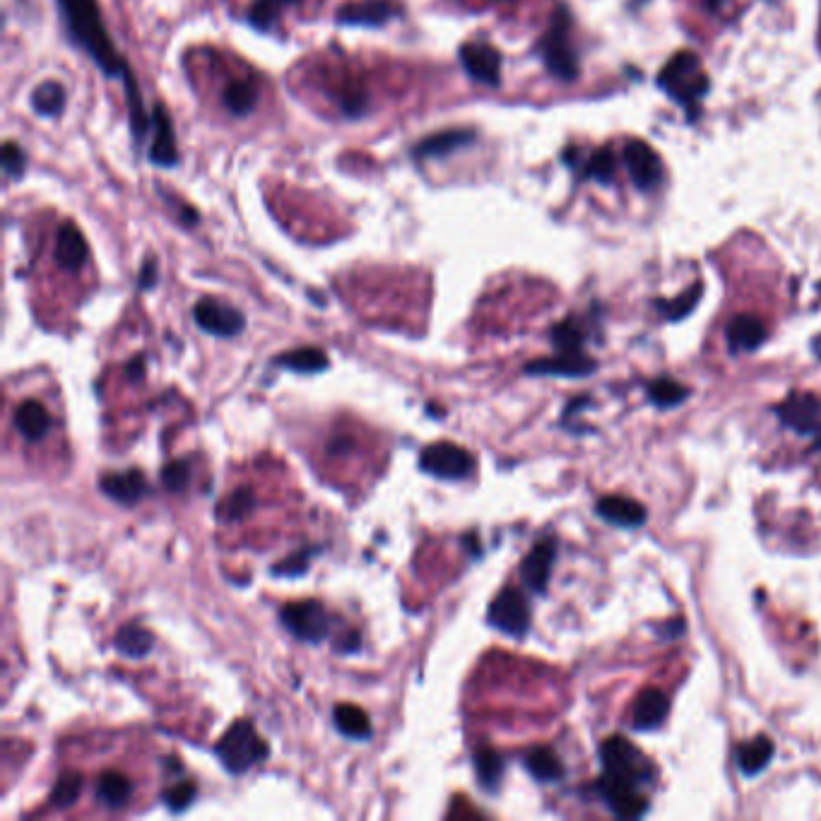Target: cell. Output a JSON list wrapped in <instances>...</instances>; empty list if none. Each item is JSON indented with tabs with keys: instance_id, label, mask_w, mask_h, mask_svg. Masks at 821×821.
Wrapping results in <instances>:
<instances>
[{
	"instance_id": "1",
	"label": "cell",
	"mask_w": 821,
	"mask_h": 821,
	"mask_svg": "<svg viewBox=\"0 0 821 821\" xmlns=\"http://www.w3.org/2000/svg\"><path fill=\"white\" fill-rule=\"evenodd\" d=\"M56 10L70 44L75 49L85 51L106 78L121 80L133 147L140 152L147 135H150L152 121L145 109V97L138 85V78H135L131 66H128L126 56L116 49L114 37H111L109 27H106L102 8H99V0H56Z\"/></svg>"
},
{
	"instance_id": "2",
	"label": "cell",
	"mask_w": 821,
	"mask_h": 821,
	"mask_svg": "<svg viewBox=\"0 0 821 821\" xmlns=\"http://www.w3.org/2000/svg\"><path fill=\"white\" fill-rule=\"evenodd\" d=\"M658 85L667 92V97L675 99L684 111L694 121L699 116V104L708 92V75L704 70V63L694 51H679L665 68L658 73Z\"/></svg>"
},
{
	"instance_id": "3",
	"label": "cell",
	"mask_w": 821,
	"mask_h": 821,
	"mask_svg": "<svg viewBox=\"0 0 821 821\" xmlns=\"http://www.w3.org/2000/svg\"><path fill=\"white\" fill-rule=\"evenodd\" d=\"M537 53H540V61L545 63L547 73L561 82H574L581 73L578 51L571 39V15L564 5L554 10L552 22L537 44Z\"/></svg>"
},
{
	"instance_id": "4",
	"label": "cell",
	"mask_w": 821,
	"mask_h": 821,
	"mask_svg": "<svg viewBox=\"0 0 821 821\" xmlns=\"http://www.w3.org/2000/svg\"><path fill=\"white\" fill-rule=\"evenodd\" d=\"M215 754L229 773H246L268 759V744L258 735L256 725L248 720H236L215 744Z\"/></svg>"
},
{
	"instance_id": "5",
	"label": "cell",
	"mask_w": 821,
	"mask_h": 821,
	"mask_svg": "<svg viewBox=\"0 0 821 821\" xmlns=\"http://www.w3.org/2000/svg\"><path fill=\"white\" fill-rule=\"evenodd\" d=\"M600 761L602 773L619 778V781L636 783L641 785V788L651 785L655 778V769L651 761H648L634 744L626 740V737H607V740L600 744Z\"/></svg>"
},
{
	"instance_id": "6",
	"label": "cell",
	"mask_w": 821,
	"mask_h": 821,
	"mask_svg": "<svg viewBox=\"0 0 821 821\" xmlns=\"http://www.w3.org/2000/svg\"><path fill=\"white\" fill-rule=\"evenodd\" d=\"M280 622L289 634L304 643H321L330 631L328 610L318 600L289 602L280 610Z\"/></svg>"
},
{
	"instance_id": "7",
	"label": "cell",
	"mask_w": 821,
	"mask_h": 821,
	"mask_svg": "<svg viewBox=\"0 0 821 821\" xmlns=\"http://www.w3.org/2000/svg\"><path fill=\"white\" fill-rule=\"evenodd\" d=\"M419 468L441 480H465L475 470V458L451 441H439L419 453Z\"/></svg>"
},
{
	"instance_id": "8",
	"label": "cell",
	"mask_w": 821,
	"mask_h": 821,
	"mask_svg": "<svg viewBox=\"0 0 821 821\" xmlns=\"http://www.w3.org/2000/svg\"><path fill=\"white\" fill-rule=\"evenodd\" d=\"M776 415L783 427L800 436L821 441V398L814 393H793L785 403L776 407Z\"/></svg>"
},
{
	"instance_id": "9",
	"label": "cell",
	"mask_w": 821,
	"mask_h": 821,
	"mask_svg": "<svg viewBox=\"0 0 821 821\" xmlns=\"http://www.w3.org/2000/svg\"><path fill=\"white\" fill-rule=\"evenodd\" d=\"M487 619L501 634L516 636L518 639V636H525V631L530 629V619L533 617H530V605L521 590L504 588L492 600V605H489Z\"/></svg>"
},
{
	"instance_id": "10",
	"label": "cell",
	"mask_w": 821,
	"mask_h": 821,
	"mask_svg": "<svg viewBox=\"0 0 821 821\" xmlns=\"http://www.w3.org/2000/svg\"><path fill=\"white\" fill-rule=\"evenodd\" d=\"M193 318H196L198 328L205 330L215 338H236L244 333L246 316L236 306L224 304L220 299L205 297L193 306Z\"/></svg>"
},
{
	"instance_id": "11",
	"label": "cell",
	"mask_w": 821,
	"mask_h": 821,
	"mask_svg": "<svg viewBox=\"0 0 821 821\" xmlns=\"http://www.w3.org/2000/svg\"><path fill=\"white\" fill-rule=\"evenodd\" d=\"M598 793L602 800H605V805L610 807L619 819H639L648 812V807H651L646 790H643L641 785L619 781V778L607 776V773L600 776Z\"/></svg>"
},
{
	"instance_id": "12",
	"label": "cell",
	"mask_w": 821,
	"mask_h": 821,
	"mask_svg": "<svg viewBox=\"0 0 821 821\" xmlns=\"http://www.w3.org/2000/svg\"><path fill=\"white\" fill-rule=\"evenodd\" d=\"M403 15L405 8L398 0H352L340 5L335 22L340 27H386Z\"/></svg>"
},
{
	"instance_id": "13",
	"label": "cell",
	"mask_w": 821,
	"mask_h": 821,
	"mask_svg": "<svg viewBox=\"0 0 821 821\" xmlns=\"http://www.w3.org/2000/svg\"><path fill=\"white\" fill-rule=\"evenodd\" d=\"M458 61L470 80L487 87L501 85V53L489 41H465L458 49Z\"/></svg>"
},
{
	"instance_id": "14",
	"label": "cell",
	"mask_w": 821,
	"mask_h": 821,
	"mask_svg": "<svg viewBox=\"0 0 821 821\" xmlns=\"http://www.w3.org/2000/svg\"><path fill=\"white\" fill-rule=\"evenodd\" d=\"M624 164L634 186L643 193H651L663 183V162H660L658 152L643 140H629L624 145Z\"/></svg>"
},
{
	"instance_id": "15",
	"label": "cell",
	"mask_w": 821,
	"mask_h": 821,
	"mask_svg": "<svg viewBox=\"0 0 821 821\" xmlns=\"http://www.w3.org/2000/svg\"><path fill=\"white\" fill-rule=\"evenodd\" d=\"M152 143L150 152H147V159L150 164H155L159 169H174L179 167L181 155H179V145H176V131H174V121H171L169 109L162 102H157L152 106Z\"/></svg>"
},
{
	"instance_id": "16",
	"label": "cell",
	"mask_w": 821,
	"mask_h": 821,
	"mask_svg": "<svg viewBox=\"0 0 821 821\" xmlns=\"http://www.w3.org/2000/svg\"><path fill=\"white\" fill-rule=\"evenodd\" d=\"M477 140V133L472 128H446V131L431 133L412 147L410 155L415 162H429V159L451 157L453 152L470 147Z\"/></svg>"
},
{
	"instance_id": "17",
	"label": "cell",
	"mask_w": 821,
	"mask_h": 821,
	"mask_svg": "<svg viewBox=\"0 0 821 821\" xmlns=\"http://www.w3.org/2000/svg\"><path fill=\"white\" fill-rule=\"evenodd\" d=\"M554 559H557V540L545 537V540L537 542L521 564V578L525 588L533 590L535 595H545L549 578H552Z\"/></svg>"
},
{
	"instance_id": "18",
	"label": "cell",
	"mask_w": 821,
	"mask_h": 821,
	"mask_svg": "<svg viewBox=\"0 0 821 821\" xmlns=\"http://www.w3.org/2000/svg\"><path fill=\"white\" fill-rule=\"evenodd\" d=\"M598 369L593 357L586 352H557L554 357L535 359L525 366V374L533 376H564V378H583L590 376Z\"/></svg>"
},
{
	"instance_id": "19",
	"label": "cell",
	"mask_w": 821,
	"mask_h": 821,
	"mask_svg": "<svg viewBox=\"0 0 821 821\" xmlns=\"http://www.w3.org/2000/svg\"><path fill=\"white\" fill-rule=\"evenodd\" d=\"M56 265L66 273H78L85 268L87 258H90V244H87L85 234L75 222H61L56 232Z\"/></svg>"
},
{
	"instance_id": "20",
	"label": "cell",
	"mask_w": 821,
	"mask_h": 821,
	"mask_svg": "<svg viewBox=\"0 0 821 821\" xmlns=\"http://www.w3.org/2000/svg\"><path fill=\"white\" fill-rule=\"evenodd\" d=\"M99 489L109 496L111 501L123 506L138 504L150 492L145 475L140 470H123V472H106L99 480Z\"/></svg>"
},
{
	"instance_id": "21",
	"label": "cell",
	"mask_w": 821,
	"mask_h": 821,
	"mask_svg": "<svg viewBox=\"0 0 821 821\" xmlns=\"http://www.w3.org/2000/svg\"><path fill=\"white\" fill-rule=\"evenodd\" d=\"M595 513H598L602 521L624 530L641 528L648 518L646 509L636 499H629V496H602L598 504H595Z\"/></svg>"
},
{
	"instance_id": "22",
	"label": "cell",
	"mask_w": 821,
	"mask_h": 821,
	"mask_svg": "<svg viewBox=\"0 0 821 821\" xmlns=\"http://www.w3.org/2000/svg\"><path fill=\"white\" fill-rule=\"evenodd\" d=\"M220 102L227 109V114H232L234 118L251 116L258 102H261V82L258 78H251V75L227 80V85L222 87Z\"/></svg>"
},
{
	"instance_id": "23",
	"label": "cell",
	"mask_w": 821,
	"mask_h": 821,
	"mask_svg": "<svg viewBox=\"0 0 821 821\" xmlns=\"http://www.w3.org/2000/svg\"><path fill=\"white\" fill-rule=\"evenodd\" d=\"M725 338H728L730 352H754L769 338V330H766L761 318L752 316V313H742V316H735L728 323Z\"/></svg>"
},
{
	"instance_id": "24",
	"label": "cell",
	"mask_w": 821,
	"mask_h": 821,
	"mask_svg": "<svg viewBox=\"0 0 821 821\" xmlns=\"http://www.w3.org/2000/svg\"><path fill=\"white\" fill-rule=\"evenodd\" d=\"M564 164L576 169V174L583 176V179H593L600 183H612L614 174H617V159H614L612 150H607V147L590 152L583 162L576 157V150L571 147V150L564 152Z\"/></svg>"
},
{
	"instance_id": "25",
	"label": "cell",
	"mask_w": 821,
	"mask_h": 821,
	"mask_svg": "<svg viewBox=\"0 0 821 821\" xmlns=\"http://www.w3.org/2000/svg\"><path fill=\"white\" fill-rule=\"evenodd\" d=\"M773 752H776V747H773L771 737H766V735H759V737H754V740L740 744L735 759H737V766H740L742 776L754 778V776H759L761 771H766V766H769L773 759Z\"/></svg>"
},
{
	"instance_id": "26",
	"label": "cell",
	"mask_w": 821,
	"mask_h": 821,
	"mask_svg": "<svg viewBox=\"0 0 821 821\" xmlns=\"http://www.w3.org/2000/svg\"><path fill=\"white\" fill-rule=\"evenodd\" d=\"M15 427L27 441L44 439L51 431V415L39 400H25L15 410Z\"/></svg>"
},
{
	"instance_id": "27",
	"label": "cell",
	"mask_w": 821,
	"mask_h": 821,
	"mask_svg": "<svg viewBox=\"0 0 821 821\" xmlns=\"http://www.w3.org/2000/svg\"><path fill=\"white\" fill-rule=\"evenodd\" d=\"M667 711H670V704H667V696L663 694V691L646 689L639 699H636L634 728L636 730L660 728V723L667 718Z\"/></svg>"
},
{
	"instance_id": "28",
	"label": "cell",
	"mask_w": 821,
	"mask_h": 821,
	"mask_svg": "<svg viewBox=\"0 0 821 821\" xmlns=\"http://www.w3.org/2000/svg\"><path fill=\"white\" fill-rule=\"evenodd\" d=\"M29 104H32L34 114L41 118H58L66 111L68 92L58 80H46L39 87H34Z\"/></svg>"
},
{
	"instance_id": "29",
	"label": "cell",
	"mask_w": 821,
	"mask_h": 821,
	"mask_svg": "<svg viewBox=\"0 0 821 821\" xmlns=\"http://www.w3.org/2000/svg\"><path fill=\"white\" fill-rule=\"evenodd\" d=\"M525 769L540 783H557L564 778V764L552 747H533L525 754Z\"/></svg>"
},
{
	"instance_id": "30",
	"label": "cell",
	"mask_w": 821,
	"mask_h": 821,
	"mask_svg": "<svg viewBox=\"0 0 821 821\" xmlns=\"http://www.w3.org/2000/svg\"><path fill=\"white\" fill-rule=\"evenodd\" d=\"M273 364L280 369L297 371V374H318V371L328 369V354L321 347H297V350L275 357Z\"/></svg>"
},
{
	"instance_id": "31",
	"label": "cell",
	"mask_w": 821,
	"mask_h": 821,
	"mask_svg": "<svg viewBox=\"0 0 821 821\" xmlns=\"http://www.w3.org/2000/svg\"><path fill=\"white\" fill-rule=\"evenodd\" d=\"M133 795V783L126 773L121 771H104L97 781V800L104 807L116 809L123 807Z\"/></svg>"
},
{
	"instance_id": "32",
	"label": "cell",
	"mask_w": 821,
	"mask_h": 821,
	"mask_svg": "<svg viewBox=\"0 0 821 821\" xmlns=\"http://www.w3.org/2000/svg\"><path fill=\"white\" fill-rule=\"evenodd\" d=\"M116 651L123 653L126 658H145L155 648V636L138 624H126L118 629L116 634Z\"/></svg>"
},
{
	"instance_id": "33",
	"label": "cell",
	"mask_w": 821,
	"mask_h": 821,
	"mask_svg": "<svg viewBox=\"0 0 821 821\" xmlns=\"http://www.w3.org/2000/svg\"><path fill=\"white\" fill-rule=\"evenodd\" d=\"M333 720L335 728L345 737H352V740H369L371 737V720L359 706L338 704L333 711Z\"/></svg>"
},
{
	"instance_id": "34",
	"label": "cell",
	"mask_w": 821,
	"mask_h": 821,
	"mask_svg": "<svg viewBox=\"0 0 821 821\" xmlns=\"http://www.w3.org/2000/svg\"><path fill=\"white\" fill-rule=\"evenodd\" d=\"M299 0H253L251 8H248V25L258 32H270L277 22H280L282 13L289 5H297Z\"/></svg>"
},
{
	"instance_id": "35",
	"label": "cell",
	"mask_w": 821,
	"mask_h": 821,
	"mask_svg": "<svg viewBox=\"0 0 821 821\" xmlns=\"http://www.w3.org/2000/svg\"><path fill=\"white\" fill-rule=\"evenodd\" d=\"M646 391H648V400H651V405L660 407V410H672V407L682 405L689 395V388L682 386V383H677L675 378H670V376L655 378V381L648 383Z\"/></svg>"
},
{
	"instance_id": "36",
	"label": "cell",
	"mask_w": 821,
	"mask_h": 821,
	"mask_svg": "<svg viewBox=\"0 0 821 821\" xmlns=\"http://www.w3.org/2000/svg\"><path fill=\"white\" fill-rule=\"evenodd\" d=\"M549 338H552V345L557 352H586L583 350V345H586V326L574 316L564 318V321L549 330Z\"/></svg>"
},
{
	"instance_id": "37",
	"label": "cell",
	"mask_w": 821,
	"mask_h": 821,
	"mask_svg": "<svg viewBox=\"0 0 821 821\" xmlns=\"http://www.w3.org/2000/svg\"><path fill=\"white\" fill-rule=\"evenodd\" d=\"M475 773L482 788L494 793V790L499 788L501 776H504V759H501V754L494 752V749H480V752L475 754Z\"/></svg>"
},
{
	"instance_id": "38",
	"label": "cell",
	"mask_w": 821,
	"mask_h": 821,
	"mask_svg": "<svg viewBox=\"0 0 821 821\" xmlns=\"http://www.w3.org/2000/svg\"><path fill=\"white\" fill-rule=\"evenodd\" d=\"M253 506H256V496H253L251 489L239 487L217 506V518L224 523H236L246 518L253 511Z\"/></svg>"
},
{
	"instance_id": "39",
	"label": "cell",
	"mask_w": 821,
	"mask_h": 821,
	"mask_svg": "<svg viewBox=\"0 0 821 821\" xmlns=\"http://www.w3.org/2000/svg\"><path fill=\"white\" fill-rule=\"evenodd\" d=\"M335 104H338L342 116L357 121V118H362L369 111V94L357 82L354 85H342V90L335 94Z\"/></svg>"
},
{
	"instance_id": "40",
	"label": "cell",
	"mask_w": 821,
	"mask_h": 821,
	"mask_svg": "<svg viewBox=\"0 0 821 821\" xmlns=\"http://www.w3.org/2000/svg\"><path fill=\"white\" fill-rule=\"evenodd\" d=\"M80 793H82V776L78 771H66L63 776H58L56 783H53L49 802L53 807L68 809L78 802Z\"/></svg>"
},
{
	"instance_id": "41",
	"label": "cell",
	"mask_w": 821,
	"mask_h": 821,
	"mask_svg": "<svg viewBox=\"0 0 821 821\" xmlns=\"http://www.w3.org/2000/svg\"><path fill=\"white\" fill-rule=\"evenodd\" d=\"M701 292H704V287L694 285L675 299L655 301V306H658L660 313H663L667 321H682L684 316H689V313L696 309V304H699V299H701Z\"/></svg>"
},
{
	"instance_id": "42",
	"label": "cell",
	"mask_w": 821,
	"mask_h": 821,
	"mask_svg": "<svg viewBox=\"0 0 821 821\" xmlns=\"http://www.w3.org/2000/svg\"><path fill=\"white\" fill-rule=\"evenodd\" d=\"M188 482H191V465H188V460H171V463L164 465L162 484L167 492L171 494L186 492Z\"/></svg>"
},
{
	"instance_id": "43",
	"label": "cell",
	"mask_w": 821,
	"mask_h": 821,
	"mask_svg": "<svg viewBox=\"0 0 821 821\" xmlns=\"http://www.w3.org/2000/svg\"><path fill=\"white\" fill-rule=\"evenodd\" d=\"M157 191L162 193V200L169 205L171 212H174V215H176V220H179V222L183 224V227H186V229L198 227V224H200V212H198L196 208H193L191 203H186V200H181L179 196H176V193L164 191L162 186H157Z\"/></svg>"
},
{
	"instance_id": "44",
	"label": "cell",
	"mask_w": 821,
	"mask_h": 821,
	"mask_svg": "<svg viewBox=\"0 0 821 821\" xmlns=\"http://www.w3.org/2000/svg\"><path fill=\"white\" fill-rule=\"evenodd\" d=\"M3 171L8 179H22L27 171V152L13 140L3 143Z\"/></svg>"
},
{
	"instance_id": "45",
	"label": "cell",
	"mask_w": 821,
	"mask_h": 821,
	"mask_svg": "<svg viewBox=\"0 0 821 821\" xmlns=\"http://www.w3.org/2000/svg\"><path fill=\"white\" fill-rule=\"evenodd\" d=\"M196 793H198L196 783L183 781V783H176V785H171V788L164 790L162 800H164V805H167L169 809H174V812H183V809H186L193 800H196Z\"/></svg>"
},
{
	"instance_id": "46",
	"label": "cell",
	"mask_w": 821,
	"mask_h": 821,
	"mask_svg": "<svg viewBox=\"0 0 821 821\" xmlns=\"http://www.w3.org/2000/svg\"><path fill=\"white\" fill-rule=\"evenodd\" d=\"M316 557V549H301V552L292 554V557L282 559L280 564L273 566L275 576H301L309 571L311 559Z\"/></svg>"
},
{
	"instance_id": "47",
	"label": "cell",
	"mask_w": 821,
	"mask_h": 821,
	"mask_svg": "<svg viewBox=\"0 0 821 821\" xmlns=\"http://www.w3.org/2000/svg\"><path fill=\"white\" fill-rule=\"evenodd\" d=\"M157 277H159V265H157V258H147V261L140 265V273H138V289H152L157 285Z\"/></svg>"
},
{
	"instance_id": "48",
	"label": "cell",
	"mask_w": 821,
	"mask_h": 821,
	"mask_svg": "<svg viewBox=\"0 0 821 821\" xmlns=\"http://www.w3.org/2000/svg\"><path fill=\"white\" fill-rule=\"evenodd\" d=\"M126 376L131 378V381H143V378H145V359L143 357H133L126 366Z\"/></svg>"
},
{
	"instance_id": "49",
	"label": "cell",
	"mask_w": 821,
	"mask_h": 821,
	"mask_svg": "<svg viewBox=\"0 0 821 821\" xmlns=\"http://www.w3.org/2000/svg\"><path fill=\"white\" fill-rule=\"evenodd\" d=\"M684 626H687V622H684V619H672V622H667V624L663 626L665 631H660V634H663L665 639H677V636L684 634Z\"/></svg>"
},
{
	"instance_id": "50",
	"label": "cell",
	"mask_w": 821,
	"mask_h": 821,
	"mask_svg": "<svg viewBox=\"0 0 821 821\" xmlns=\"http://www.w3.org/2000/svg\"><path fill=\"white\" fill-rule=\"evenodd\" d=\"M359 643H362V636L357 634V631H350V636H342L338 641V651H357Z\"/></svg>"
},
{
	"instance_id": "51",
	"label": "cell",
	"mask_w": 821,
	"mask_h": 821,
	"mask_svg": "<svg viewBox=\"0 0 821 821\" xmlns=\"http://www.w3.org/2000/svg\"><path fill=\"white\" fill-rule=\"evenodd\" d=\"M812 354L821 362V333L814 335V338H812Z\"/></svg>"
},
{
	"instance_id": "52",
	"label": "cell",
	"mask_w": 821,
	"mask_h": 821,
	"mask_svg": "<svg viewBox=\"0 0 821 821\" xmlns=\"http://www.w3.org/2000/svg\"><path fill=\"white\" fill-rule=\"evenodd\" d=\"M723 3L725 0H706V8L711 10V13H718V10H723Z\"/></svg>"
},
{
	"instance_id": "53",
	"label": "cell",
	"mask_w": 821,
	"mask_h": 821,
	"mask_svg": "<svg viewBox=\"0 0 821 821\" xmlns=\"http://www.w3.org/2000/svg\"><path fill=\"white\" fill-rule=\"evenodd\" d=\"M496 3H509V0H496Z\"/></svg>"
}]
</instances>
